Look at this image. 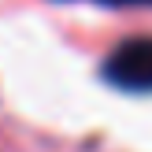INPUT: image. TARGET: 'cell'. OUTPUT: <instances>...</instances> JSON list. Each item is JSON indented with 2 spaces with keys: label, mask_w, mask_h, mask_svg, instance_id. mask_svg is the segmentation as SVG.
Masks as SVG:
<instances>
[{
  "label": "cell",
  "mask_w": 152,
  "mask_h": 152,
  "mask_svg": "<svg viewBox=\"0 0 152 152\" xmlns=\"http://www.w3.org/2000/svg\"><path fill=\"white\" fill-rule=\"evenodd\" d=\"M100 78L119 93H152V37H126L104 56Z\"/></svg>",
  "instance_id": "1"
},
{
  "label": "cell",
  "mask_w": 152,
  "mask_h": 152,
  "mask_svg": "<svg viewBox=\"0 0 152 152\" xmlns=\"http://www.w3.org/2000/svg\"><path fill=\"white\" fill-rule=\"evenodd\" d=\"M93 4H104V7H152V0H93Z\"/></svg>",
  "instance_id": "2"
}]
</instances>
